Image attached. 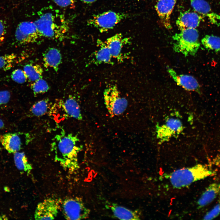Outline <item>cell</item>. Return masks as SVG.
Masks as SVG:
<instances>
[{"label":"cell","instance_id":"cell-1","mask_svg":"<svg viewBox=\"0 0 220 220\" xmlns=\"http://www.w3.org/2000/svg\"><path fill=\"white\" fill-rule=\"evenodd\" d=\"M77 136L72 133H66L63 130L52 140L51 149L53 152L55 161L63 169L70 173L79 168L78 154L82 149Z\"/></svg>","mask_w":220,"mask_h":220},{"label":"cell","instance_id":"cell-2","mask_svg":"<svg viewBox=\"0 0 220 220\" xmlns=\"http://www.w3.org/2000/svg\"><path fill=\"white\" fill-rule=\"evenodd\" d=\"M35 22L42 36L53 39H63L68 29L64 16L53 12L43 13Z\"/></svg>","mask_w":220,"mask_h":220},{"label":"cell","instance_id":"cell-3","mask_svg":"<svg viewBox=\"0 0 220 220\" xmlns=\"http://www.w3.org/2000/svg\"><path fill=\"white\" fill-rule=\"evenodd\" d=\"M214 173L206 165L198 164L174 171L169 175V179L174 188L179 189L188 186Z\"/></svg>","mask_w":220,"mask_h":220},{"label":"cell","instance_id":"cell-4","mask_svg":"<svg viewBox=\"0 0 220 220\" xmlns=\"http://www.w3.org/2000/svg\"><path fill=\"white\" fill-rule=\"evenodd\" d=\"M199 37L198 32L196 28L181 30L172 37L175 41L173 46L174 50L185 57L195 56L200 46Z\"/></svg>","mask_w":220,"mask_h":220},{"label":"cell","instance_id":"cell-5","mask_svg":"<svg viewBox=\"0 0 220 220\" xmlns=\"http://www.w3.org/2000/svg\"><path fill=\"white\" fill-rule=\"evenodd\" d=\"M103 97L106 108L111 117L121 114L126 109L127 101L122 96L116 85L107 86L104 91Z\"/></svg>","mask_w":220,"mask_h":220},{"label":"cell","instance_id":"cell-6","mask_svg":"<svg viewBox=\"0 0 220 220\" xmlns=\"http://www.w3.org/2000/svg\"><path fill=\"white\" fill-rule=\"evenodd\" d=\"M129 16L127 13L108 11L93 15L87 21V24L97 28L101 33L108 31Z\"/></svg>","mask_w":220,"mask_h":220},{"label":"cell","instance_id":"cell-7","mask_svg":"<svg viewBox=\"0 0 220 220\" xmlns=\"http://www.w3.org/2000/svg\"><path fill=\"white\" fill-rule=\"evenodd\" d=\"M62 210L64 218L67 220H80L88 217L90 210L86 207L82 200L78 197L65 198L62 202Z\"/></svg>","mask_w":220,"mask_h":220},{"label":"cell","instance_id":"cell-8","mask_svg":"<svg viewBox=\"0 0 220 220\" xmlns=\"http://www.w3.org/2000/svg\"><path fill=\"white\" fill-rule=\"evenodd\" d=\"M42 36L35 22L25 21L20 23L15 32V37L20 44L33 43Z\"/></svg>","mask_w":220,"mask_h":220},{"label":"cell","instance_id":"cell-9","mask_svg":"<svg viewBox=\"0 0 220 220\" xmlns=\"http://www.w3.org/2000/svg\"><path fill=\"white\" fill-rule=\"evenodd\" d=\"M60 199L49 197L37 205L34 214L35 220H53L57 216L60 207Z\"/></svg>","mask_w":220,"mask_h":220},{"label":"cell","instance_id":"cell-10","mask_svg":"<svg viewBox=\"0 0 220 220\" xmlns=\"http://www.w3.org/2000/svg\"><path fill=\"white\" fill-rule=\"evenodd\" d=\"M56 103V105L61 110L65 117L72 118L78 120L82 119L80 106L73 97L70 96L66 99L59 100Z\"/></svg>","mask_w":220,"mask_h":220},{"label":"cell","instance_id":"cell-11","mask_svg":"<svg viewBox=\"0 0 220 220\" xmlns=\"http://www.w3.org/2000/svg\"><path fill=\"white\" fill-rule=\"evenodd\" d=\"M182 129V125L179 119L170 118L167 120L164 124L158 127L157 137L161 141H165L174 135L178 134Z\"/></svg>","mask_w":220,"mask_h":220},{"label":"cell","instance_id":"cell-12","mask_svg":"<svg viewBox=\"0 0 220 220\" xmlns=\"http://www.w3.org/2000/svg\"><path fill=\"white\" fill-rule=\"evenodd\" d=\"M167 71L177 84L189 91L201 93L200 87L197 80L190 75L178 74L172 68L168 67Z\"/></svg>","mask_w":220,"mask_h":220},{"label":"cell","instance_id":"cell-13","mask_svg":"<svg viewBox=\"0 0 220 220\" xmlns=\"http://www.w3.org/2000/svg\"><path fill=\"white\" fill-rule=\"evenodd\" d=\"M176 2V0H158L155 6L161 23L167 29H170L172 28L170 16Z\"/></svg>","mask_w":220,"mask_h":220},{"label":"cell","instance_id":"cell-14","mask_svg":"<svg viewBox=\"0 0 220 220\" xmlns=\"http://www.w3.org/2000/svg\"><path fill=\"white\" fill-rule=\"evenodd\" d=\"M203 17L196 12L187 10L181 13L176 21V24L180 31L187 28H196Z\"/></svg>","mask_w":220,"mask_h":220},{"label":"cell","instance_id":"cell-15","mask_svg":"<svg viewBox=\"0 0 220 220\" xmlns=\"http://www.w3.org/2000/svg\"><path fill=\"white\" fill-rule=\"evenodd\" d=\"M120 33H117L107 38L105 41L113 58L122 62L124 56L122 53L123 45L126 41Z\"/></svg>","mask_w":220,"mask_h":220},{"label":"cell","instance_id":"cell-16","mask_svg":"<svg viewBox=\"0 0 220 220\" xmlns=\"http://www.w3.org/2000/svg\"><path fill=\"white\" fill-rule=\"evenodd\" d=\"M191 6L195 12L208 17L210 22L220 25V16L213 12L209 3L205 0H191Z\"/></svg>","mask_w":220,"mask_h":220},{"label":"cell","instance_id":"cell-17","mask_svg":"<svg viewBox=\"0 0 220 220\" xmlns=\"http://www.w3.org/2000/svg\"><path fill=\"white\" fill-rule=\"evenodd\" d=\"M0 142L9 153L18 152L21 149L23 143L20 134L8 133L0 136Z\"/></svg>","mask_w":220,"mask_h":220},{"label":"cell","instance_id":"cell-18","mask_svg":"<svg viewBox=\"0 0 220 220\" xmlns=\"http://www.w3.org/2000/svg\"><path fill=\"white\" fill-rule=\"evenodd\" d=\"M43 61L45 67L51 68L57 72L62 61L60 51L56 48H49L43 54Z\"/></svg>","mask_w":220,"mask_h":220},{"label":"cell","instance_id":"cell-19","mask_svg":"<svg viewBox=\"0 0 220 220\" xmlns=\"http://www.w3.org/2000/svg\"><path fill=\"white\" fill-rule=\"evenodd\" d=\"M220 194V182L210 184L206 188L197 202L198 207L201 208L212 202Z\"/></svg>","mask_w":220,"mask_h":220},{"label":"cell","instance_id":"cell-20","mask_svg":"<svg viewBox=\"0 0 220 220\" xmlns=\"http://www.w3.org/2000/svg\"><path fill=\"white\" fill-rule=\"evenodd\" d=\"M97 46L98 48L93 54V61L98 64H113V58L105 41L98 39Z\"/></svg>","mask_w":220,"mask_h":220},{"label":"cell","instance_id":"cell-21","mask_svg":"<svg viewBox=\"0 0 220 220\" xmlns=\"http://www.w3.org/2000/svg\"><path fill=\"white\" fill-rule=\"evenodd\" d=\"M111 209L114 216L122 220H139L140 215L137 211H133L123 206L113 204Z\"/></svg>","mask_w":220,"mask_h":220},{"label":"cell","instance_id":"cell-22","mask_svg":"<svg viewBox=\"0 0 220 220\" xmlns=\"http://www.w3.org/2000/svg\"><path fill=\"white\" fill-rule=\"evenodd\" d=\"M14 159L16 166L20 170L29 174L32 169L31 165L28 162L24 152H16L14 153Z\"/></svg>","mask_w":220,"mask_h":220},{"label":"cell","instance_id":"cell-23","mask_svg":"<svg viewBox=\"0 0 220 220\" xmlns=\"http://www.w3.org/2000/svg\"><path fill=\"white\" fill-rule=\"evenodd\" d=\"M23 70L27 76L28 80L30 82H34L42 78L43 70L39 64H26L24 66Z\"/></svg>","mask_w":220,"mask_h":220},{"label":"cell","instance_id":"cell-24","mask_svg":"<svg viewBox=\"0 0 220 220\" xmlns=\"http://www.w3.org/2000/svg\"><path fill=\"white\" fill-rule=\"evenodd\" d=\"M50 103L48 99L45 98L39 101L34 104L30 109L31 114L33 116L39 117L45 115L49 111Z\"/></svg>","mask_w":220,"mask_h":220},{"label":"cell","instance_id":"cell-25","mask_svg":"<svg viewBox=\"0 0 220 220\" xmlns=\"http://www.w3.org/2000/svg\"><path fill=\"white\" fill-rule=\"evenodd\" d=\"M201 43L208 50L216 53L220 52V37L213 35H207L201 40Z\"/></svg>","mask_w":220,"mask_h":220},{"label":"cell","instance_id":"cell-26","mask_svg":"<svg viewBox=\"0 0 220 220\" xmlns=\"http://www.w3.org/2000/svg\"><path fill=\"white\" fill-rule=\"evenodd\" d=\"M17 56L14 53L0 56V70L7 71L10 69L14 65Z\"/></svg>","mask_w":220,"mask_h":220},{"label":"cell","instance_id":"cell-27","mask_svg":"<svg viewBox=\"0 0 220 220\" xmlns=\"http://www.w3.org/2000/svg\"><path fill=\"white\" fill-rule=\"evenodd\" d=\"M31 88L35 96L45 93L49 89L47 82L42 78L33 82Z\"/></svg>","mask_w":220,"mask_h":220},{"label":"cell","instance_id":"cell-28","mask_svg":"<svg viewBox=\"0 0 220 220\" xmlns=\"http://www.w3.org/2000/svg\"><path fill=\"white\" fill-rule=\"evenodd\" d=\"M11 77L15 82L19 84L25 82L28 79L27 76L23 70L17 69L13 71L11 73Z\"/></svg>","mask_w":220,"mask_h":220},{"label":"cell","instance_id":"cell-29","mask_svg":"<svg viewBox=\"0 0 220 220\" xmlns=\"http://www.w3.org/2000/svg\"><path fill=\"white\" fill-rule=\"evenodd\" d=\"M220 214V194L217 202L214 207L204 216L203 219L212 220L217 217Z\"/></svg>","mask_w":220,"mask_h":220},{"label":"cell","instance_id":"cell-30","mask_svg":"<svg viewBox=\"0 0 220 220\" xmlns=\"http://www.w3.org/2000/svg\"><path fill=\"white\" fill-rule=\"evenodd\" d=\"M11 95L7 90L0 91V109L5 107L9 102Z\"/></svg>","mask_w":220,"mask_h":220},{"label":"cell","instance_id":"cell-31","mask_svg":"<svg viewBox=\"0 0 220 220\" xmlns=\"http://www.w3.org/2000/svg\"><path fill=\"white\" fill-rule=\"evenodd\" d=\"M60 7L74 9L75 7L74 0H53Z\"/></svg>","mask_w":220,"mask_h":220},{"label":"cell","instance_id":"cell-32","mask_svg":"<svg viewBox=\"0 0 220 220\" xmlns=\"http://www.w3.org/2000/svg\"><path fill=\"white\" fill-rule=\"evenodd\" d=\"M6 33V28L3 21L0 20V45L3 42Z\"/></svg>","mask_w":220,"mask_h":220},{"label":"cell","instance_id":"cell-33","mask_svg":"<svg viewBox=\"0 0 220 220\" xmlns=\"http://www.w3.org/2000/svg\"><path fill=\"white\" fill-rule=\"evenodd\" d=\"M82 2L86 3L89 4L93 3L97 0H80Z\"/></svg>","mask_w":220,"mask_h":220},{"label":"cell","instance_id":"cell-34","mask_svg":"<svg viewBox=\"0 0 220 220\" xmlns=\"http://www.w3.org/2000/svg\"><path fill=\"white\" fill-rule=\"evenodd\" d=\"M4 127V122L0 119V129H2Z\"/></svg>","mask_w":220,"mask_h":220}]
</instances>
